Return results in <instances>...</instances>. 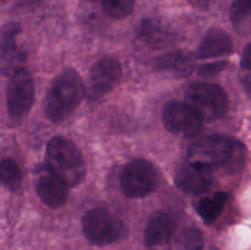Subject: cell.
<instances>
[{
	"label": "cell",
	"mask_w": 251,
	"mask_h": 250,
	"mask_svg": "<svg viewBox=\"0 0 251 250\" xmlns=\"http://www.w3.org/2000/svg\"><path fill=\"white\" fill-rule=\"evenodd\" d=\"M20 31L19 25L11 24L0 37V73L7 77L25 69L26 56L19 43Z\"/></svg>",
	"instance_id": "30bf717a"
},
{
	"label": "cell",
	"mask_w": 251,
	"mask_h": 250,
	"mask_svg": "<svg viewBox=\"0 0 251 250\" xmlns=\"http://www.w3.org/2000/svg\"><path fill=\"white\" fill-rule=\"evenodd\" d=\"M0 184L9 190H17L21 185V171L12 159L4 158L0 161Z\"/></svg>",
	"instance_id": "d6986e66"
},
{
	"label": "cell",
	"mask_w": 251,
	"mask_h": 250,
	"mask_svg": "<svg viewBox=\"0 0 251 250\" xmlns=\"http://www.w3.org/2000/svg\"><path fill=\"white\" fill-rule=\"evenodd\" d=\"M232 51V37L221 28H211L201 41L198 55L200 59H220Z\"/></svg>",
	"instance_id": "5bb4252c"
},
{
	"label": "cell",
	"mask_w": 251,
	"mask_h": 250,
	"mask_svg": "<svg viewBox=\"0 0 251 250\" xmlns=\"http://www.w3.org/2000/svg\"><path fill=\"white\" fill-rule=\"evenodd\" d=\"M86 87L77 71L66 69L55 76L46 97L44 110L49 120L60 123L80 105Z\"/></svg>",
	"instance_id": "6da1fadb"
},
{
	"label": "cell",
	"mask_w": 251,
	"mask_h": 250,
	"mask_svg": "<svg viewBox=\"0 0 251 250\" xmlns=\"http://www.w3.org/2000/svg\"><path fill=\"white\" fill-rule=\"evenodd\" d=\"M162 122L172 134L195 137L202 130L203 119L189 103L171 100L162 109Z\"/></svg>",
	"instance_id": "52a82bcc"
},
{
	"label": "cell",
	"mask_w": 251,
	"mask_h": 250,
	"mask_svg": "<svg viewBox=\"0 0 251 250\" xmlns=\"http://www.w3.org/2000/svg\"><path fill=\"white\" fill-rule=\"evenodd\" d=\"M226 66V63L223 60H218V61H213V63L206 64V65H202V68L200 69V74L201 75H215V74L220 73L223 68Z\"/></svg>",
	"instance_id": "7402d4cb"
},
{
	"label": "cell",
	"mask_w": 251,
	"mask_h": 250,
	"mask_svg": "<svg viewBox=\"0 0 251 250\" xmlns=\"http://www.w3.org/2000/svg\"><path fill=\"white\" fill-rule=\"evenodd\" d=\"M230 21L240 34L251 33V0H233Z\"/></svg>",
	"instance_id": "ac0fdd59"
},
{
	"label": "cell",
	"mask_w": 251,
	"mask_h": 250,
	"mask_svg": "<svg viewBox=\"0 0 251 250\" xmlns=\"http://www.w3.org/2000/svg\"><path fill=\"white\" fill-rule=\"evenodd\" d=\"M176 184L188 194L205 193L212 184V171L186 162L176 173Z\"/></svg>",
	"instance_id": "7c38bea8"
},
{
	"label": "cell",
	"mask_w": 251,
	"mask_h": 250,
	"mask_svg": "<svg viewBox=\"0 0 251 250\" xmlns=\"http://www.w3.org/2000/svg\"><path fill=\"white\" fill-rule=\"evenodd\" d=\"M243 85L251 95V70H245L244 76H243Z\"/></svg>",
	"instance_id": "d4e9b609"
},
{
	"label": "cell",
	"mask_w": 251,
	"mask_h": 250,
	"mask_svg": "<svg viewBox=\"0 0 251 250\" xmlns=\"http://www.w3.org/2000/svg\"><path fill=\"white\" fill-rule=\"evenodd\" d=\"M227 200V194L220 191V193H216L200 200V202L196 206V211H198L201 220L210 225V223H213L216 220H218V217L222 215Z\"/></svg>",
	"instance_id": "e0dca14e"
},
{
	"label": "cell",
	"mask_w": 251,
	"mask_h": 250,
	"mask_svg": "<svg viewBox=\"0 0 251 250\" xmlns=\"http://www.w3.org/2000/svg\"><path fill=\"white\" fill-rule=\"evenodd\" d=\"M46 166L69 188L80 184L86 173L85 162L78 147L63 136L51 137L47 144Z\"/></svg>",
	"instance_id": "7a4b0ae2"
},
{
	"label": "cell",
	"mask_w": 251,
	"mask_h": 250,
	"mask_svg": "<svg viewBox=\"0 0 251 250\" xmlns=\"http://www.w3.org/2000/svg\"><path fill=\"white\" fill-rule=\"evenodd\" d=\"M237 145L232 139L222 135L199 137L188 150V162L207 169H216L232 161Z\"/></svg>",
	"instance_id": "3957f363"
},
{
	"label": "cell",
	"mask_w": 251,
	"mask_h": 250,
	"mask_svg": "<svg viewBox=\"0 0 251 250\" xmlns=\"http://www.w3.org/2000/svg\"><path fill=\"white\" fill-rule=\"evenodd\" d=\"M186 1H188L189 4L193 5V6L198 7V9L205 10L210 7L212 0H186Z\"/></svg>",
	"instance_id": "cb8c5ba5"
},
{
	"label": "cell",
	"mask_w": 251,
	"mask_h": 250,
	"mask_svg": "<svg viewBox=\"0 0 251 250\" xmlns=\"http://www.w3.org/2000/svg\"><path fill=\"white\" fill-rule=\"evenodd\" d=\"M185 97V102L199 113L203 122L218 119L227 112L228 97L225 90L216 83H191Z\"/></svg>",
	"instance_id": "5b68a950"
},
{
	"label": "cell",
	"mask_w": 251,
	"mask_h": 250,
	"mask_svg": "<svg viewBox=\"0 0 251 250\" xmlns=\"http://www.w3.org/2000/svg\"><path fill=\"white\" fill-rule=\"evenodd\" d=\"M103 11L113 20H123L129 16L135 6V0H100Z\"/></svg>",
	"instance_id": "ffe728a7"
},
{
	"label": "cell",
	"mask_w": 251,
	"mask_h": 250,
	"mask_svg": "<svg viewBox=\"0 0 251 250\" xmlns=\"http://www.w3.org/2000/svg\"><path fill=\"white\" fill-rule=\"evenodd\" d=\"M158 185V173L151 162L136 158L127 162L120 173V188L130 199L146 198Z\"/></svg>",
	"instance_id": "8992f818"
},
{
	"label": "cell",
	"mask_w": 251,
	"mask_h": 250,
	"mask_svg": "<svg viewBox=\"0 0 251 250\" xmlns=\"http://www.w3.org/2000/svg\"><path fill=\"white\" fill-rule=\"evenodd\" d=\"M179 243L184 250H201L203 247V238L200 230L195 228H186L181 232Z\"/></svg>",
	"instance_id": "44dd1931"
},
{
	"label": "cell",
	"mask_w": 251,
	"mask_h": 250,
	"mask_svg": "<svg viewBox=\"0 0 251 250\" xmlns=\"http://www.w3.org/2000/svg\"><path fill=\"white\" fill-rule=\"evenodd\" d=\"M82 232L92 244L107 245L122 239L126 229L114 213L105 208H93L83 216Z\"/></svg>",
	"instance_id": "277c9868"
},
{
	"label": "cell",
	"mask_w": 251,
	"mask_h": 250,
	"mask_svg": "<svg viewBox=\"0 0 251 250\" xmlns=\"http://www.w3.org/2000/svg\"><path fill=\"white\" fill-rule=\"evenodd\" d=\"M122 77V66L114 58H103L92 66L88 77L86 95L91 100L107 96Z\"/></svg>",
	"instance_id": "9c48e42d"
},
{
	"label": "cell",
	"mask_w": 251,
	"mask_h": 250,
	"mask_svg": "<svg viewBox=\"0 0 251 250\" xmlns=\"http://www.w3.org/2000/svg\"><path fill=\"white\" fill-rule=\"evenodd\" d=\"M34 100V83L26 68L10 77L7 86V110L10 117L21 119L31 110Z\"/></svg>",
	"instance_id": "ba28073f"
},
{
	"label": "cell",
	"mask_w": 251,
	"mask_h": 250,
	"mask_svg": "<svg viewBox=\"0 0 251 250\" xmlns=\"http://www.w3.org/2000/svg\"><path fill=\"white\" fill-rule=\"evenodd\" d=\"M137 38L152 48H162L174 41V33L169 27L154 19H145L137 26Z\"/></svg>",
	"instance_id": "9a60e30c"
},
{
	"label": "cell",
	"mask_w": 251,
	"mask_h": 250,
	"mask_svg": "<svg viewBox=\"0 0 251 250\" xmlns=\"http://www.w3.org/2000/svg\"><path fill=\"white\" fill-rule=\"evenodd\" d=\"M242 68L244 70H251V43L247 47V49L243 53Z\"/></svg>",
	"instance_id": "603a6c76"
},
{
	"label": "cell",
	"mask_w": 251,
	"mask_h": 250,
	"mask_svg": "<svg viewBox=\"0 0 251 250\" xmlns=\"http://www.w3.org/2000/svg\"><path fill=\"white\" fill-rule=\"evenodd\" d=\"M156 68L176 77H186L195 69V58L185 50L172 51L156 61Z\"/></svg>",
	"instance_id": "2e32d148"
},
{
	"label": "cell",
	"mask_w": 251,
	"mask_h": 250,
	"mask_svg": "<svg viewBox=\"0 0 251 250\" xmlns=\"http://www.w3.org/2000/svg\"><path fill=\"white\" fill-rule=\"evenodd\" d=\"M36 188L39 199L48 207L59 208L68 201L69 186L47 166L39 172Z\"/></svg>",
	"instance_id": "8fae6325"
},
{
	"label": "cell",
	"mask_w": 251,
	"mask_h": 250,
	"mask_svg": "<svg viewBox=\"0 0 251 250\" xmlns=\"http://www.w3.org/2000/svg\"><path fill=\"white\" fill-rule=\"evenodd\" d=\"M176 229L173 216L167 212L154 213L145 229V244L150 248L167 244L173 238Z\"/></svg>",
	"instance_id": "4fadbf2b"
}]
</instances>
